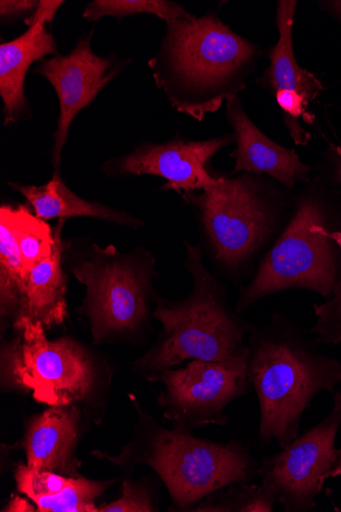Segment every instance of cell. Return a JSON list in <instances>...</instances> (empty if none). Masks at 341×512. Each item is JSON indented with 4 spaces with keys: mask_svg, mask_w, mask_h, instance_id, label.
I'll return each instance as SVG.
<instances>
[{
    "mask_svg": "<svg viewBox=\"0 0 341 512\" xmlns=\"http://www.w3.org/2000/svg\"><path fill=\"white\" fill-rule=\"evenodd\" d=\"M184 245L192 291L183 301L157 300L154 316L163 331L157 345L137 365L153 377L188 359L218 362L247 372L248 338L255 324L231 310L226 289L204 264L201 246Z\"/></svg>",
    "mask_w": 341,
    "mask_h": 512,
    "instance_id": "cell-3",
    "label": "cell"
},
{
    "mask_svg": "<svg viewBox=\"0 0 341 512\" xmlns=\"http://www.w3.org/2000/svg\"><path fill=\"white\" fill-rule=\"evenodd\" d=\"M151 379L165 386L159 404L167 420L176 431L188 434L206 425L226 426L225 408L251 388L247 372L199 359L183 368L164 369Z\"/></svg>",
    "mask_w": 341,
    "mask_h": 512,
    "instance_id": "cell-10",
    "label": "cell"
},
{
    "mask_svg": "<svg viewBox=\"0 0 341 512\" xmlns=\"http://www.w3.org/2000/svg\"><path fill=\"white\" fill-rule=\"evenodd\" d=\"M297 6L298 3L295 0L278 2L276 25L279 40L270 52L271 65L266 73V79L274 91L279 89L297 91L310 104L319 96L323 86L314 74L299 66L295 56L292 28H294Z\"/></svg>",
    "mask_w": 341,
    "mask_h": 512,
    "instance_id": "cell-18",
    "label": "cell"
},
{
    "mask_svg": "<svg viewBox=\"0 0 341 512\" xmlns=\"http://www.w3.org/2000/svg\"><path fill=\"white\" fill-rule=\"evenodd\" d=\"M90 40L91 34L82 38L68 56L43 60L34 70L51 82L60 101L61 112L53 152L57 171L75 117L93 102L119 72L111 60L93 54Z\"/></svg>",
    "mask_w": 341,
    "mask_h": 512,
    "instance_id": "cell-11",
    "label": "cell"
},
{
    "mask_svg": "<svg viewBox=\"0 0 341 512\" xmlns=\"http://www.w3.org/2000/svg\"><path fill=\"white\" fill-rule=\"evenodd\" d=\"M10 185L29 201L36 216L43 220L93 217L133 228L142 224L127 214L79 198L68 189L58 171L50 182L41 186H25L14 182Z\"/></svg>",
    "mask_w": 341,
    "mask_h": 512,
    "instance_id": "cell-17",
    "label": "cell"
},
{
    "mask_svg": "<svg viewBox=\"0 0 341 512\" xmlns=\"http://www.w3.org/2000/svg\"><path fill=\"white\" fill-rule=\"evenodd\" d=\"M255 55L254 44L218 18L191 15L168 26L161 52L150 66L173 107L202 121L245 88L243 75Z\"/></svg>",
    "mask_w": 341,
    "mask_h": 512,
    "instance_id": "cell-2",
    "label": "cell"
},
{
    "mask_svg": "<svg viewBox=\"0 0 341 512\" xmlns=\"http://www.w3.org/2000/svg\"><path fill=\"white\" fill-rule=\"evenodd\" d=\"M248 343L247 377L260 410L258 438L283 449L299 436L317 395L332 394L341 385V361L279 311L261 327L255 325Z\"/></svg>",
    "mask_w": 341,
    "mask_h": 512,
    "instance_id": "cell-1",
    "label": "cell"
},
{
    "mask_svg": "<svg viewBox=\"0 0 341 512\" xmlns=\"http://www.w3.org/2000/svg\"><path fill=\"white\" fill-rule=\"evenodd\" d=\"M252 175L220 177L212 188L191 197L217 261L232 275L246 273L265 255L277 228L275 207Z\"/></svg>",
    "mask_w": 341,
    "mask_h": 512,
    "instance_id": "cell-6",
    "label": "cell"
},
{
    "mask_svg": "<svg viewBox=\"0 0 341 512\" xmlns=\"http://www.w3.org/2000/svg\"><path fill=\"white\" fill-rule=\"evenodd\" d=\"M232 141L230 136L204 142L173 141L164 145H143L116 161L122 174L156 175L168 180L163 190L190 194L206 191L219 182L207 171V163Z\"/></svg>",
    "mask_w": 341,
    "mask_h": 512,
    "instance_id": "cell-12",
    "label": "cell"
},
{
    "mask_svg": "<svg viewBox=\"0 0 341 512\" xmlns=\"http://www.w3.org/2000/svg\"><path fill=\"white\" fill-rule=\"evenodd\" d=\"M63 4L64 2H53V0L44 2V0H41L36 11L26 20V25L30 27L38 22H52Z\"/></svg>",
    "mask_w": 341,
    "mask_h": 512,
    "instance_id": "cell-25",
    "label": "cell"
},
{
    "mask_svg": "<svg viewBox=\"0 0 341 512\" xmlns=\"http://www.w3.org/2000/svg\"><path fill=\"white\" fill-rule=\"evenodd\" d=\"M226 115L234 129L236 149L233 173L265 174L286 189L295 188L298 181L310 182L313 168L306 165L296 151L281 147L266 136L243 110L236 95L226 99Z\"/></svg>",
    "mask_w": 341,
    "mask_h": 512,
    "instance_id": "cell-13",
    "label": "cell"
},
{
    "mask_svg": "<svg viewBox=\"0 0 341 512\" xmlns=\"http://www.w3.org/2000/svg\"><path fill=\"white\" fill-rule=\"evenodd\" d=\"M33 507L28 505L25 500L16 499L10 505L7 511H32Z\"/></svg>",
    "mask_w": 341,
    "mask_h": 512,
    "instance_id": "cell-26",
    "label": "cell"
},
{
    "mask_svg": "<svg viewBox=\"0 0 341 512\" xmlns=\"http://www.w3.org/2000/svg\"><path fill=\"white\" fill-rule=\"evenodd\" d=\"M78 435V411L70 405L52 406L31 424L26 440L27 465L39 471L77 476L74 456Z\"/></svg>",
    "mask_w": 341,
    "mask_h": 512,
    "instance_id": "cell-14",
    "label": "cell"
},
{
    "mask_svg": "<svg viewBox=\"0 0 341 512\" xmlns=\"http://www.w3.org/2000/svg\"><path fill=\"white\" fill-rule=\"evenodd\" d=\"M327 177L335 188L341 190V145L329 144L324 153Z\"/></svg>",
    "mask_w": 341,
    "mask_h": 512,
    "instance_id": "cell-24",
    "label": "cell"
},
{
    "mask_svg": "<svg viewBox=\"0 0 341 512\" xmlns=\"http://www.w3.org/2000/svg\"><path fill=\"white\" fill-rule=\"evenodd\" d=\"M138 14L155 15L167 26L191 16L180 5L165 0H95L86 7L83 17L96 22L104 17L122 19Z\"/></svg>",
    "mask_w": 341,
    "mask_h": 512,
    "instance_id": "cell-20",
    "label": "cell"
},
{
    "mask_svg": "<svg viewBox=\"0 0 341 512\" xmlns=\"http://www.w3.org/2000/svg\"><path fill=\"white\" fill-rule=\"evenodd\" d=\"M149 429L143 462L160 476L176 510L192 509L209 495L258 476V460L237 440L215 443L154 423Z\"/></svg>",
    "mask_w": 341,
    "mask_h": 512,
    "instance_id": "cell-5",
    "label": "cell"
},
{
    "mask_svg": "<svg viewBox=\"0 0 341 512\" xmlns=\"http://www.w3.org/2000/svg\"><path fill=\"white\" fill-rule=\"evenodd\" d=\"M102 512H150L156 511L153 497L142 486L125 483L121 499L99 508Z\"/></svg>",
    "mask_w": 341,
    "mask_h": 512,
    "instance_id": "cell-22",
    "label": "cell"
},
{
    "mask_svg": "<svg viewBox=\"0 0 341 512\" xmlns=\"http://www.w3.org/2000/svg\"><path fill=\"white\" fill-rule=\"evenodd\" d=\"M341 426V391L323 420L280 452L264 457L258 470L271 485L285 512H307L317 506L328 479L341 477V448L335 447Z\"/></svg>",
    "mask_w": 341,
    "mask_h": 512,
    "instance_id": "cell-9",
    "label": "cell"
},
{
    "mask_svg": "<svg viewBox=\"0 0 341 512\" xmlns=\"http://www.w3.org/2000/svg\"><path fill=\"white\" fill-rule=\"evenodd\" d=\"M17 337L3 351V382L31 391L50 406L71 405L91 390L93 370L83 349L74 341H48L41 323L16 320Z\"/></svg>",
    "mask_w": 341,
    "mask_h": 512,
    "instance_id": "cell-7",
    "label": "cell"
},
{
    "mask_svg": "<svg viewBox=\"0 0 341 512\" xmlns=\"http://www.w3.org/2000/svg\"><path fill=\"white\" fill-rule=\"evenodd\" d=\"M64 223L65 219H60L56 227L52 256L39 262L29 272L15 321L24 319L41 323L44 329H51L65 321L66 281L62 270Z\"/></svg>",
    "mask_w": 341,
    "mask_h": 512,
    "instance_id": "cell-16",
    "label": "cell"
},
{
    "mask_svg": "<svg viewBox=\"0 0 341 512\" xmlns=\"http://www.w3.org/2000/svg\"><path fill=\"white\" fill-rule=\"evenodd\" d=\"M39 2L31 0H2L0 2V16L4 20H12L23 15L35 12Z\"/></svg>",
    "mask_w": 341,
    "mask_h": 512,
    "instance_id": "cell-23",
    "label": "cell"
},
{
    "mask_svg": "<svg viewBox=\"0 0 341 512\" xmlns=\"http://www.w3.org/2000/svg\"><path fill=\"white\" fill-rule=\"evenodd\" d=\"M313 309L316 321L309 334L320 346L341 345V290Z\"/></svg>",
    "mask_w": 341,
    "mask_h": 512,
    "instance_id": "cell-21",
    "label": "cell"
},
{
    "mask_svg": "<svg viewBox=\"0 0 341 512\" xmlns=\"http://www.w3.org/2000/svg\"><path fill=\"white\" fill-rule=\"evenodd\" d=\"M45 24L38 22L18 38L0 45V97L6 124L17 122L26 108L24 82L31 65L58 54L57 42Z\"/></svg>",
    "mask_w": 341,
    "mask_h": 512,
    "instance_id": "cell-15",
    "label": "cell"
},
{
    "mask_svg": "<svg viewBox=\"0 0 341 512\" xmlns=\"http://www.w3.org/2000/svg\"><path fill=\"white\" fill-rule=\"evenodd\" d=\"M225 491L206 497L193 511L272 512L278 502L275 489L268 483L232 484Z\"/></svg>",
    "mask_w": 341,
    "mask_h": 512,
    "instance_id": "cell-19",
    "label": "cell"
},
{
    "mask_svg": "<svg viewBox=\"0 0 341 512\" xmlns=\"http://www.w3.org/2000/svg\"><path fill=\"white\" fill-rule=\"evenodd\" d=\"M93 251L92 258L73 272L87 289L82 310L91 322L94 339L102 341L138 329L148 316L155 260L150 256L136 263L120 256L113 246H93Z\"/></svg>",
    "mask_w": 341,
    "mask_h": 512,
    "instance_id": "cell-8",
    "label": "cell"
},
{
    "mask_svg": "<svg viewBox=\"0 0 341 512\" xmlns=\"http://www.w3.org/2000/svg\"><path fill=\"white\" fill-rule=\"evenodd\" d=\"M289 290L328 299L341 290V212L318 189L299 199L296 210L241 288L238 314Z\"/></svg>",
    "mask_w": 341,
    "mask_h": 512,
    "instance_id": "cell-4",
    "label": "cell"
},
{
    "mask_svg": "<svg viewBox=\"0 0 341 512\" xmlns=\"http://www.w3.org/2000/svg\"><path fill=\"white\" fill-rule=\"evenodd\" d=\"M332 7L334 8L335 12L341 16V2H333Z\"/></svg>",
    "mask_w": 341,
    "mask_h": 512,
    "instance_id": "cell-27",
    "label": "cell"
}]
</instances>
